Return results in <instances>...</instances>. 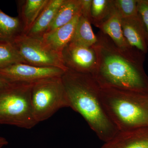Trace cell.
Here are the masks:
<instances>
[{
	"mask_svg": "<svg viewBox=\"0 0 148 148\" xmlns=\"http://www.w3.org/2000/svg\"><path fill=\"white\" fill-rule=\"evenodd\" d=\"M97 36L94 47L97 64L92 75L100 87L148 92L144 68L146 54L135 48L121 50L101 31Z\"/></svg>",
	"mask_w": 148,
	"mask_h": 148,
	"instance_id": "obj_1",
	"label": "cell"
},
{
	"mask_svg": "<svg viewBox=\"0 0 148 148\" xmlns=\"http://www.w3.org/2000/svg\"><path fill=\"white\" fill-rule=\"evenodd\" d=\"M69 108L79 113L100 140L106 142L119 131L106 112L101 87L92 75L69 70L61 77Z\"/></svg>",
	"mask_w": 148,
	"mask_h": 148,
	"instance_id": "obj_2",
	"label": "cell"
},
{
	"mask_svg": "<svg viewBox=\"0 0 148 148\" xmlns=\"http://www.w3.org/2000/svg\"><path fill=\"white\" fill-rule=\"evenodd\" d=\"M106 112L119 131L148 127V92L101 88Z\"/></svg>",
	"mask_w": 148,
	"mask_h": 148,
	"instance_id": "obj_3",
	"label": "cell"
},
{
	"mask_svg": "<svg viewBox=\"0 0 148 148\" xmlns=\"http://www.w3.org/2000/svg\"><path fill=\"white\" fill-rule=\"evenodd\" d=\"M33 84L10 83L0 90V125L29 129L38 124L31 102Z\"/></svg>",
	"mask_w": 148,
	"mask_h": 148,
	"instance_id": "obj_4",
	"label": "cell"
},
{
	"mask_svg": "<svg viewBox=\"0 0 148 148\" xmlns=\"http://www.w3.org/2000/svg\"><path fill=\"white\" fill-rule=\"evenodd\" d=\"M61 77L48 78L33 84L31 102L38 123L50 118L60 109L69 107Z\"/></svg>",
	"mask_w": 148,
	"mask_h": 148,
	"instance_id": "obj_5",
	"label": "cell"
},
{
	"mask_svg": "<svg viewBox=\"0 0 148 148\" xmlns=\"http://www.w3.org/2000/svg\"><path fill=\"white\" fill-rule=\"evenodd\" d=\"M26 64L37 67H56L68 71L61 54L51 49L41 38L23 34L13 42Z\"/></svg>",
	"mask_w": 148,
	"mask_h": 148,
	"instance_id": "obj_6",
	"label": "cell"
},
{
	"mask_svg": "<svg viewBox=\"0 0 148 148\" xmlns=\"http://www.w3.org/2000/svg\"><path fill=\"white\" fill-rule=\"evenodd\" d=\"M66 71L56 67H37L18 63L0 69V77L10 83L33 84L48 78L61 77Z\"/></svg>",
	"mask_w": 148,
	"mask_h": 148,
	"instance_id": "obj_7",
	"label": "cell"
},
{
	"mask_svg": "<svg viewBox=\"0 0 148 148\" xmlns=\"http://www.w3.org/2000/svg\"><path fill=\"white\" fill-rule=\"evenodd\" d=\"M66 68L74 71L92 75L97 64V56L94 46L86 47L71 42L61 53Z\"/></svg>",
	"mask_w": 148,
	"mask_h": 148,
	"instance_id": "obj_8",
	"label": "cell"
},
{
	"mask_svg": "<svg viewBox=\"0 0 148 148\" xmlns=\"http://www.w3.org/2000/svg\"><path fill=\"white\" fill-rule=\"evenodd\" d=\"M101 148H148V127L119 131Z\"/></svg>",
	"mask_w": 148,
	"mask_h": 148,
	"instance_id": "obj_9",
	"label": "cell"
},
{
	"mask_svg": "<svg viewBox=\"0 0 148 148\" xmlns=\"http://www.w3.org/2000/svg\"><path fill=\"white\" fill-rule=\"evenodd\" d=\"M121 27L124 36L129 45L146 54L148 46L145 31L139 14L121 18Z\"/></svg>",
	"mask_w": 148,
	"mask_h": 148,
	"instance_id": "obj_10",
	"label": "cell"
},
{
	"mask_svg": "<svg viewBox=\"0 0 148 148\" xmlns=\"http://www.w3.org/2000/svg\"><path fill=\"white\" fill-rule=\"evenodd\" d=\"M80 14L69 23L44 34L41 39L51 49L61 55L65 47L71 41Z\"/></svg>",
	"mask_w": 148,
	"mask_h": 148,
	"instance_id": "obj_11",
	"label": "cell"
},
{
	"mask_svg": "<svg viewBox=\"0 0 148 148\" xmlns=\"http://www.w3.org/2000/svg\"><path fill=\"white\" fill-rule=\"evenodd\" d=\"M64 0H48L45 7L29 31L25 34L40 38L47 32L58 8Z\"/></svg>",
	"mask_w": 148,
	"mask_h": 148,
	"instance_id": "obj_12",
	"label": "cell"
},
{
	"mask_svg": "<svg viewBox=\"0 0 148 148\" xmlns=\"http://www.w3.org/2000/svg\"><path fill=\"white\" fill-rule=\"evenodd\" d=\"M98 28L121 50L130 51L135 49L129 45L124 36L122 29L121 18L115 9L112 15Z\"/></svg>",
	"mask_w": 148,
	"mask_h": 148,
	"instance_id": "obj_13",
	"label": "cell"
},
{
	"mask_svg": "<svg viewBox=\"0 0 148 148\" xmlns=\"http://www.w3.org/2000/svg\"><path fill=\"white\" fill-rule=\"evenodd\" d=\"M48 0H18L16 1L18 17L24 27V34L35 23Z\"/></svg>",
	"mask_w": 148,
	"mask_h": 148,
	"instance_id": "obj_14",
	"label": "cell"
},
{
	"mask_svg": "<svg viewBox=\"0 0 148 148\" xmlns=\"http://www.w3.org/2000/svg\"><path fill=\"white\" fill-rule=\"evenodd\" d=\"M23 34L24 27L19 17L9 16L0 8V42L13 43Z\"/></svg>",
	"mask_w": 148,
	"mask_h": 148,
	"instance_id": "obj_15",
	"label": "cell"
},
{
	"mask_svg": "<svg viewBox=\"0 0 148 148\" xmlns=\"http://www.w3.org/2000/svg\"><path fill=\"white\" fill-rule=\"evenodd\" d=\"M81 5V0H64L56 12L54 19L46 33L71 21L75 16L80 14Z\"/></svg>",
	"mask_w": 148,
	"mask_h": 148,
	"instance_id": "obj_16",
	"label": "cell"
},
{
	"mask_svg": "<svg viewBox=\"0 0 148 148\" xmlns=\"http://www.w3.org/2000/svg\"><path fill=\"white\" fill-rule=\"evenodd\" d=\"M91 24L88 18L81 15L71 42L86 47L94 46L98 41V38L93 32Z\"/></svg>",
	"mask_w": 148,
	"mask_h": 148,
	"instance_id": "obj_17",
	"label": "cell"
},
{
	"mask_svg": "<svg viewBox=\"0 0 148 148\" xmlns=\"http://www.w3.org/2000/svg\"><path fill=\"white\" fill-rule=\"evenodd\" d=\"M115 10L113 0H92L90 23L98 28Z\"/></svg>",
	"mask_w": 148,
	"mask_h": 148,
	"instance_id": "obj_18",
	"label": "cell"
},
{
	"mask_svg": "<svg viewBox=\"0 0 148 148\" xmlns=\"http://www.w3.org/2000/svg\"><path fill=\"white\" fill-rule=\"evenodd\" d=\"M18 63L26 64L13 43L0 42V69Z\"/></svg>",
	"mask_w": 148,
	"mask_h": 148,
	"instance_id": "obj_19",
	"label": "cell"
},
{
	"mask_svg": "<svg viewBox=\"0 0 148 148\" xmlns=\"http://www.w3.org/2000/svg\"><path fill=\"white\" fill-rule=\"evenodd\" d=\"M114 7L121 18L138 14V0H113Z\"/></svg>",
	"mask_w": 148,
	"mask_h": 148,
	"instance_id": "obj_20",
	"label": "cell"
},
{
	"mask_svg": "<svg viewBox=\"0 0 148 148\" xmlns=\"http://www.w3.org/2000/svg\"><path fill=\"white\" fill-rule=\"evenodd\" d=\"M138 10L145 31L148 46V0H138Z\"/></svg>",
	"mask_w": 148,
	"mask_h": 148,
	"instance_id": "obj_21",
	"label": "cell"
},
{
	"mask_svg": "<svg viewBox=\"0 0 148 148\" xmlns=\"http://www.w3.org/2000/svg\"><path fill=\"white\" fill-rule=\"evenodd\" d=\"M91 4H92V0H81V15L88 18L90 21Z\"/></svg>",
	"mask_w": 148,
	"mask_h": 148,
	"instance_id": "obj_22",
	"label": "cell"
},
{
	"mask_svg": "<svg viewBox=\"0 0 148 148\" xmlns=\"http://www.w3.org/2000/svg\"><path fill=\"white\" fill-rule=\"evenodd\" d=\"M10 84L1 77H0V90L7 87Z\"/></svg>",
	"mask_w": 148,
	"mask_h": 148,
	"instance_id": "obj_23",
	"label": "cell"
},
{
	"mask_svg": "<svg viewBox=\"0 0 148 148\" xmlns=\"http://www.w3.org/2000/svg\"><path fill=\"white\" fill-rule=\"evenodd\" d=\"M8 144V142L5 138L0 137V148L6 146Z\"/></svg>",
	"mask_w": 148,
	"mask_h": 148,
	"instance_id": "obj_24",
	"label": "cell"
}]
</instances>
